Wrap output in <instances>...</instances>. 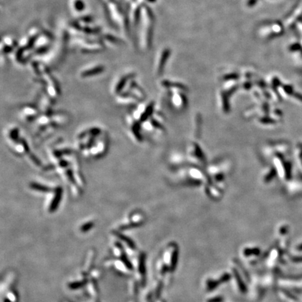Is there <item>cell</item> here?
<instances>
[{
  "mask_svg": "<svg viewBox=\"0 0 302 302\" xmlns=\"http://www.w3.org/2000/svg\"><path fill=\"white\" fill-rule=\"evenodd\" d=\"M129 78H130L129 75L125 76L123 77L122 78H121L120 81H119V83H118L117 86H116V87H115L116 93H120V92L122 91V90L123 89V87L125 86L126 83H127V81L128 80V79H129Z\"/></svg>",
  "mask_w": 302,
  "mask_h": 302,
  "instance_id": "8",
  "label": "cell"
},
{
  "mask_svg": "<svg viewBox=\"0 0 302 302\" xmlns=\"http://www.w3.org/2000/svg\"><path fill=\"white\" fill-rule=\"evenodd\" d=\"M140 24L142 27L141 30L142 47L145 49H148L151 46V43L152 41L154 16L151 9L145 4H143L141 7L139 25Z\"/></svg>",
  "mask_w": 302,
  "mask_h": 302,
  "instance_id": "1",
  "label": "cell"
},
{
  "mask_svg": "<svg viewBox=\"0 0 302 302\" xmlns=\"http://www.w3.org/2000/svg\"><path fill=\"white\" fill-rule=\"evenodd\" d=\"M17 46V42L14 39L6 37L3 39L2 43V51L5 53H9Z\"/></svg>",
  "mask_w": 302,
  "mask_h": 302,
  "instance_id": "3",
  "label": "cell"
},
{
  "mask_svg": "<svg viewBox=\"0 0 302 302\" xmlns=\"http://www.w3.org/2000/svg\"><path fill=\"white\" fill-rule=\"evenodd\" d=\"M285 25L280 22H272L260 27L259 33L264 38H273L283 34Z\"/></svg>",
  "mask_w": 302,
  "mask_h": 302,
  "instance_id": "2",
  "label": "cell"
},
{
  "mask_svg": "<svg viewBox=\"0 0 302 302\" xmlns=\"http://www.w3.org/2000/svg\"><path fill=\"white\" fill-rule=\"evenodd\" d=\"M147 1H148V2H151V3H152V2H155V1H156V0H147Z\"/></svg>",
  "mask_w": 302,
  "mask_h": 302,
  "instance_id": "14",
  "label": "cell"
},
{
  "mask_svg": "<svg viewBox=\"0 0 302 302\" xmlns=\"http://www.w3.org/2000/svg\"><path fill=\"white\" fill-rule=\"evenodd\" d=\"M92 226H93V223L92 222H87V224H85L83 226V227H81V229H82V231H84L85 232L86 230H88L89 229H90Z\"/></svg>",
  "mask_w": 302,
  "mask_h": 302,
  "instance_id": "10",
  "label": "cell"
},
{
  "mask_svg": "<svg viewBox=\"0 0 302 302\" xmlns=\"http://www.w3.org/2000/svg\"><path fill=\"white\" fill-rule=\"evenodd\" d=\"M104 70V68L103 66L101 65H98L96 66H94L93 68L89 69H87L85 71H83L81 73V76L82 77H89V76H93L98 75L99 73H101L102 71Z\"/></svg>",
  "mask_w": 302,
  "mask_h": 302,
  "instance_id": "6",
  "label": "cell"
},
{
  "mask_svg": "<svg viewBox=\"0 0 302 302\" xmlns=\"http://www.w3.org/2000/svg\"><path fill=\"white\" fill-rule=\"evenodd\" d=\"M23 144L24 148H25L26 152H29V151H30L29 147H28V146L27 145V144H26V142L25 141H23Z\"/></svg>",
  "mask_w": 302,
  "mask_h": 302,
  "instance_id": "13",
  "label": "cell"
},
{
  "mask_svg": "<svg viewBox=\"0 0 302 302\" xmlns=\"http://www.w3.org/2000/svg\"><path fill=\"white\" fill-rule=\"evenodd\" d=\"M133 132H134V134L136 135V137L138 139H141V137H140V134H139V131H138V129L136 127V126H134L133 127Z\"/></svg>",
  "mask_w": 302,
  "mask_h": 302,
  "instance_id": "11",
  "label": "cell"
},
{
  "mask_svg": "<svg viewBox=\"0 0 302 302\" xmlns=\"http://www.w3.org/2000/svg\"><path fill=\"white\" fill-rule=\"evenodd\" d=\"M67 173H68V176H69V179L72 182H74V180H73V173H71L70 170L67 171Z\"/></svg>",
  "mask_w": 302,
  "mask_h": 302,
  "instance_id": "12",
  "label": "cell"
},
{
  "mask_svg": "<svg viewBox=\"0 0 302 302\" xmlns=\"http://www.w3.org/2000/svg\"><path fill=\"white\" fill-rule=\"evenodd\" d=\"M72 6L76 12H80L85 10V4L83 0H74L72 2Z\"/></svg>",
  "mask_w": 302,
  "mask_h": 302,
  "instance_id": "7",
  "label": "cell"
},
{
  "mask_svg": "<svg viewBox=\"0 0 302 302\" xmlns=\"http://www.w3.org/2000/svg\"><path fill=\"white\" fill-rule=\"evenodd\" d=\"M30 187L35 190H37V191L42 192H49L51 191V189L50 188V187L38 183H31Z\"/></svg>",
  "mask_w": 302,
  "mask_h": 302,
  "instance_id": "9",
  "label": "cell"
},
{
  "mask_svg": "<svg viewBox=\"0 0 302 302\" xmlns=\"http://www.w3.org/2000/svg\"><path fill=\"white\" fill-rule=\"evenodd\" d=\"M62 189L61 187H58L55 190V197L52 201V203L50 206L49 208V211L50 212H53L58 208L59 202L62 199Z\"/></svg>",
  "mask_w": 302,
  "mask_h": 302,
  "instance_id": "4",
  "label": "cell"
},
{
  "mask_svg": "<svg viewBox=\"0 0 302 302\" xmlns=\"http://www.w3.org/2000/svg\"><path fill=\"white\" fill-rule=\"evenodd\" d=\"M169 55H170V50L169 48H165L162 51L158 61L159 62L158 64L159 72H160L161 70L164 68V66H165L166 62L167 60V59L169 58Z\"/></svg>",
  "mask_w": 302,
  "mask_h": 302,
  "instance_id": "5",
  "label": "cell"
}]
</instances>
